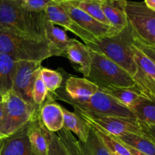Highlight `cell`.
Listing matches in <instances>:
<instances>
[{
	"instance_id": "6da1fadb",
	"label": "cell",
	"mask_w": 155,
	"mask_h": 155,
	"mask_svg": "<svg viewBox=\"0 0 155 155\" xmlns=\"http://www.w3.org/2000/svg\"><path fill=\"white\" fill-rule=\"evenodd\" d=\"M46 21L45 11L31 12L23 8L20 1L0 0V30L45 40Z\"/></svg>"
},
{
	"instance_id": "7a4b0ae2",
	"label": "cell",
	"mask_w": 155,
	"mask_h": 155,
	"mask_svg": "<svg viewBox=\"0 0 155 155\" xmlns=\"http://www.w3.org/2000/svg\"><path fill=\"white\" fill-rule=\"evenodd\" d=\"M133 28L128 24L115 34L95 39L86 45L92 51L104 54L133 77L137 71L133 54Z\"/></svg>"
},
{
	"instance_id": "3957f363",
	"label": "cell",
	"mask_w": 155,
	"mask_h": 155,
	"mask_svg": "<svg viewBox=\"0 0 155 155\" xmlns=\"http://www.w3.org/2000/svg\"><path fill=\"white\" fill-rule=\"evenodd\" d=\"M0 52L10 56L15 61L42 62L52 57L45 40L23 36L5 30H0Z\"/></svg>"
},
{
	"instance_id": "277c9868",
	"label": "cell",
	"mask_w": 155,
	"mask_h": 155,
	"mask_svg": "<svg viewBox=\"0 0 155 155\" xmlns=\"http://www.w3.org/2000/svg\"><path fill=\"white\" fill-rule=\"evenodd\" d=\"M92 63L88 75L84 78L99 89L110 86L133 87L136 86L133 77L121 67L104 54L90 49Z\"/></svg>"
},
{
	"instance_id": "5b68a950",
	"label": "cell",
	"mask_w": 155,
	"mask_h": 155,
	"mask_svg": "<svg viewBox=\"0 0 155 155\" xmlns=\"http://www.w3.org/2000/svg\"><path fill=\"white\" fill-rule=\"evenodd\" d=\"M4 114L0 120V139L11 136L30 122L40 108L29 104L9 91L4 95Z\"/></svg>"
},
{
	"instance_id": "8992f818",
	"label": "cell",
	"mask_w": 155,
	"mask_h": 155,
	"mask_svg": "<svg viewBox=\"0 0 155 155\" xmlns=\"http://www.w3.org/2000/svg\"><path fill=\"white\" fill-rule=\"evenodd\" d=\"M61 101L71 104L74 110H80L89 114L136 119L133 112L128 107L118 103L116 100L101 89H99L89 101L84 103H78L66 98L62 99Z\"/></svg>"
},
{
	"instance_id": "52a82bcc",
	"label": "cell",
	"mask_w": 155,
	"mask_h": 155,
	"mask_svg": "<svg viewBox=\"0 0 155 155\" xmlns=\"http://www.w3.org/2000/svg\"><path fill=\"white\" fill-rule=\"evenodd\" d=\"M126 13L135 36L147 45L155 47V12L144 2L127 0Z\"/></svg>"
},
{
	"instance_id": "ba28073f",
	"label": "cell",
	"mask_w": 155,
	"mask_h": 155,
	"mask_svg": "<svg viewBox=\"0 0 155 155\" xmlns=\"http://www.w3.org/2000/svg\"><path fill=\"white\" fill-rule=\"evenodd\" d=\"M80 117L93 128L107 133L114 137L126 133L142 135L140 126L137 119L120 117L98 116L83 113L74 110Z\"/></svg>"
},
{
	"instance_id": "9c48e42d",
	"label": "cell",
	"mask_w": 155,
	"mask_h": 155,
	"mask_svg": "<svg viewBox=\"0 0 155 155\" xmlns=\"http://www.w3.org/2000/svg\"><path fill=\"white\" fill-rule=\"evenodd\" d=\"M42 68V61H16V68L11 91L33 106L35 105L33 102L32 92L35 81Z\"/></svg>"
},
{
	"instance_id": "30bf717a",
	"label": "cell",
	"mask_w": 155,
	"mask_h": 155,
	"mask_svg": "<svg viewBox=\"0 0 155 155\" xmlns=\"http://www.w3.org/2000/svg\"><path fill=\"white\" fill-rule=\"evenodd\" d=\"M133 54L136 62V74L133 77L136 86L146 97L155 95V64L142 51L133 45Z\"/></svg>"
},
{
	"instance_id": "8fae6325",
	"label": "cell",
	"mask_w": 155,
	"mask_h": 155,
	"mask_svg": "<svg viewBox=\"0 0 155 155\" xmlns=\"http://www.w3.org/2000/svg\"><path fill=\"white\" fill-rule=\"evenodd\" d=\"M64 8L67 13L80 27L89 32L95 39L110 36L117 33V30L111 26L106 25L97 21L81 9L72 5L68 2H58Z\"/></svg>"
},
{
	"instance_id": "7c38bea8",
	"label": "cell",
	"mask_w": 155,
	"mask_h": 155,
	"mask_svg": "<svg viewBox=\"0 0 155 155\" xmlns=\"http://www.w3.org/2000/svg\"><path fill=\"white\" fill-rule=\"evenodd\" d=\"M44 11L48 21L54 24V25L61 26L64 28L65 30L71 31V33L80 37L85 42V44L93 42L95 39L92 34L80 27L70 17V15L58 2H52Z\"/></svg>"
},
{
	"instance_id": "4fadbf2b",
	"label": "cell",
	"mask_w": 155,
	"mask_h": 155,
	"mask_svg": "<svg viewBox=\"0 0 155 155\" xmlns=\"http://www.w3.org/2000/svg\"><path fill=\"white\" fill-rule=\"evenodd\" d=\"M29 123L8 137L0 139V155H36L27 136Z\"/></svg>"
},
{
	"instance_id": "5bb4252c",
	"label": "cell",
	"mask_w": 155,
	"mask_h": 155,
	"mask_svg": "<svg viewBox=\"0 0 155 155\" xmlns=\"http://www.w3.org/2000/svg\"><path fill=\"white\" fill-rule=\"evenodd\" d=\"M27 136L36 155H48L51 133L42 124L39 113L29 122Z\"/></svg>"
},
{
	"instance_id": "9a60e30c",
	"label": "cell",
	"mask_w": 155,
	"mask_h": 155,
	"mask_svg": "<svg viewBox=\"0 0 155 155\" xmlns=\"http://www.w3.org/2000/svg\"><path fill=\"white\" fill-rule=\"evenodd\" d=\"M64 57L68 58L74 65H77V70L83 74L88 75L92 63L90 48L76 39H71L68 45Z\"/></svg>"
},
{
	"instance_id": "2e32d148",
	"label": "cell",
	"mask_w": 155,
	"mask_h": 155,
	"mask_svg": "<svg viewBox=\"0 0 155 155\" xmlns=\"http://www.w3.org/2000/svg\"><path fill=\"white\" fill-rule=\"evenodd\" d=\"M39 117L44 127L50 133H57L64 128V116L61 105L47 96L41 106Z\"/></svg>"
},
{
	"instance_id": "e0dca14e",
	"label": "cell",
	"mask_w": 155,
	"mask_h": 155,
	"mask_svg": "<svg viewBox=\"0 0 155 155\" xmlns=\"http://www.w3.org/2000/svg\"><path fill=\"white\" fill-rule=\"evenodd\" d=\"M127 0H101V6L110 26L120 31L128 25L126 13Z\"/></svg>"
},
{
	"instance_id": "ac0fdd59",
	"label": "cell",
	"mask_w": 155,
	"mask_h": 155,
	"mask_svg": "<svg viewBox=\"0 0 155 155\" xmlns=\"http://www.w3.org/2000/svg\"><path fill=\"white\" fill-rule=\"evenodd\" d=\"M45 39L48 44L51 56H64L71 39L66 30L59 28L47 19L45 25Z\"/></svg>"
},
{
	"instance_id": "d6986e66",
	"label": "cell",
	"mask_w": 155,
	"mask_h": 155,
	"mask_svg": "<svg viewBox=\"0 0 155 155\" xmlns=\"http://www.w3.org/2000/svg\"><path fill=\"white\" fill-rule=\"evenodd\" d=\"M138 120L149 125H155V97L141 95L133 105L130 107Z\"/></svg>"
},
{
	"instance_id": "ffe728a7",
	"label": "cell",
	"mask_w": 155,
	"mask_h": 155,
	"mask_svg": "<svg viewBox=\"0 0 155 155\" xmlns=\"http://www.w3.org/2000/svg\"><path fill=\"white\" fill-rule=\"evenodd\" d=\"M61 108L64 116V129L75 134L79 141L85 142L88 137L90 126L77 112H71L62 106Z\"/></svg>"
},
{
	"instance_id": "44dd1931",
	"label": "cell",
	"mask_w": 155,
	"mask_h": 155,
	"mask_svg": "<svg viewBox=\"0 0 155 155\" xmlns=\"http://www.w3.org/2000/svg\"><path fill=\"white\" fill-rule=\"evenodd\" d=\"M99 89L112 97L118 103L128 108L133 105L139 99V97L142 95V93L136 86L133 87L110 86V87H104Z\"/></svg>"
},
{
	"instance_id": "7402d4cb",
	"label": "cell",
	"mask_w": 155,
	"mask_h": 155,
	"mask_svg": "<svg viewBox=\"0 0 155 155\" xmlns=\"http://www.w3.org/2000/svg\"><path fill=\"white\" fill-rule=\"evenodd\" d=\"M16 61L10 56L0 52V93L11 91L15 75Z\"/></svg>"
},
{
	"instance_id": "603a6c76",
	"label": "cell",
	"mask_w": 155,
	"mask_h": 155,
	"mask_svg": "<svg viewBox=\"0 0 155 155\" xmlns=\"http://www.w3.org/2000/svg\"><path fill=\"white\" fill-rule=\"evenodd\" d=\"M78 144L83 155H112L95 129L91 126L86 140L85 142L78 140Z\"/></svg>"
},
{
	"instance_id": "cb8c5ba5",
	"label": "cell",
	"mask_w": 155,
	"mask_h": 155,
	"mask_svg": "<svg viewBox=\"0 0 155 155\" xmlns=\"http://www.w3.org/2000/svg\"><path fill=\"white\" fill-rule=\"evenodd\" d=\"M115 138L124 145L140 152L148 155H155V144L143 135L126 133Z\"/></svg>"
},
{
	"instance_id": "d4e9b609",
	"label": "cell",
	"mask_w": 155,
	"mask_h": 155,
	"mask_svg": "<svg viewBox=\"0 0 155 155\" xmlns=\"http://www.w3.org/2000/svg\"><path fill=\"white\" fill-rule=\"evenodd\" d=\"M101 0H77L68 2V3L81 9L102 24L110 26L101 8Z\"/></svg>"
},
{
	"instance_id": "484cf974",
	"label": "cell",
	"mask_w": 155,
	"mask_h": 155,
	"mask_svg": "<svg viewBox=\"0 0 155 155\" xmlns=\"http://www.w3.org/2000/svg\"><path fill=\"white\" fill-rule=\"evenodd\" d=\"M39 76L49 93H53L57 91L63 84L64 75L59 69L58 71H54L48 68H42L39 72Z\"/></svg>"
},
{
	"instance_id": "4316f807",
	"label": "cell",
	"mask_w": 155,
	"mask_h": 155,
	"mask_svg": "<svg viewBox=\"0 0 155 155\" xmlns=\"http://www.w3.org/2000/svg\"><path fill=\"white\" fill-rule=\"evenodd\" d=\"M94 129L111 154H117L118 155H132L127 147L122 142L117 140L116 138L110 136L107 133H104L101 130H98L95 128Z\"/></svg>"
},
{
	"instance_id": "83f0119b",
	"label": "cell",
	"mask_w": 155,
	"mask_h": 155,
	"mask_svg": "<svg viewBox=\"0 0 155 155\" xmlns=\"http://www.w3.org/2000/svg\"><path fill=\"white\" fill-rule=\"evenodd\" d=\"M58 136L60 140L61 141L62 144L64 148H66L69 155H83L80 150V146L78 144V140L75 138L71 132L62 129L59 132H58Z\"/></svg>"
},
{
	"instance_id": "f1b7e54d",
	"label": "cell",
	"mask_w": 155,
	"mask_h": 155,
	"mask_svg": "<svg viewBox=\"0 0 155 155\" xmlns=\"http://www.w3.org/2000/svg\"><path fill=\"white\" fill-rule=\"evenodd\" d=\"M48 90L44 84L43 81L41 79L40 76L37 77L33 86V92H32V98L34 105L38 108H40L41 106L45 102L48 95Z\"/></svg>"
},
{
	"instance_id": "f546056e",
	"label": "cell",
	"mask_w": 155,
	"mask_h": 155,
	"mask_svg": "<svg viewBox=\"0 0 155 155\" xmlns=\"http://www.w3.org/2000/svg\"><path fill=\"white\" fill-rule=\"evenodd\" d=\"M53 0H21L23 8L31 12H42Z\"/></svg>"
},
{
	"instance_id": "4dcf8cb0",
	"label": "cell",
	"mask_w": 155,
	"mask_h": 155,
	"mask_svg": "<svg viewBox=\"0 0 155 155\" xmlns=\"http://www.w3.org/2000/svg\"><path fill=\"white\" fill-rule=\"evenodd\" d=\"M48 155H69L58 135L51 133V142L48 148Z\"/></svg>"
},
{
	"instance_id": "1f68e13d",
	"label": "cell",
	"mask_w": 155,
	"mask_h": 155,
	"mask_svg": "<svg viewBox=\"0 0 155 155\" xmlns=\"http://www.w3.org/2000/svg\"><path fill=\"white\" fill-rule=\"evenodd\" d=\"M133 36H134V41H133L134 46H136L140 51H142L145 55L148 56L155 64V48H153L151 45H147V44H145L142 41H141L139 38H137L135 36L134 33H133Z\"/></svg>"
},
{
	"instance_id": "d6a6232c",
	"label": "cell",
	"mask_w": 155,
	"mask_h": 155,
	"mask_svg": "<svg viewBox=\"0 0 155 155\" xmlns=\"http://www.w3.org/2000/svg\"><path fill=\"white\" fill-rule=\"evenodd\" d=\"M138 121L140 126L142 135L146 136L155 144V125H149L139 120Z\"/></svg>"
},
{
	"instance_id": "836d02e7",
	"label": "cell",
	"mask_w": 155,
	"mask_h": 155,
	"mask_svg": "<svg viewBox=\"0 0 155 155\" xmlns=\"http://www.w3.org/2000/svg\"><path fill=\"white\" fill-rule=\"evenodd\" d=\"M145 5L151 10L155 12V0H144Z\"/></svg>"
},
{
	"instance_id": "e575fe53",
	"label": "cell",
	"mask_w": 155,
	"mask_h": 155,
	"mask_svg": "<svg viewBox=\"0 0 155 155\" xmlns=\"http://www.w3.org/2000/svg\"><path fill=\"white\" fill-rule=\"evenodd\" d=\"M125 146L127 147V149L129 150V151H130V154H131L132 155H148V154H144V153L140 152V151H137V150H136V149H133V148H130V147L127 146V145H125Z\"/></svg>"
},
{
	"instance_id": "d590c367",
	"label": "cell",
	"mask_w": 155,
	"mask_h": 155,
	"mask_svg": "<svg viewBox=\"0 0 155 155\" xmlns=\"http://www.w3.org/2000/svg\"><path fill=\"white\" fill-rule=\"evenodd\" d=\"M3 114H4V103L2 101V103H0V120L2 118Z\"/></svg>"
},
{
	"instance_id": "8d00e7d4",
	"label": "cell",
	"mask_w": 155,
	"mask_h": 155,
	"mask_svg": "<svg viewBox=\"0 0 155 155\" xmlns=\"http://www.w3.org/2000/svg\"><path fill=\"white\" fill-rule=\"evenodd\" d=\"M73 1H77V0H53V2H68Z\"/></svg>"
},
{
	"instance_id": "74e56055",
	"label": "cell",
	"mask_w": 155,
	"mask_h": 155,
	"mask_svg": "<svg viewBox=\"0 0 155 155\" xmlns=\"http://www.w3.org/2000/svg\"><path fill=\"white\" fill-rule=\"evenodd\" d=\"M3 99H4V95L0 93V103H2L3 101Z\"/></svg>"
},
{
	"instance_id": "f35d334b",
	"label": "cell",
	"mask_w": 155,
	"mask_h": 155,
	"mask_svg": "<svg viewBox=\"0 0 155 155\" xmlns=\"http://www.w3.org/2000/svg\"><path fill=\"white\" fill-rule=\"evenodd\" d=\"M12 1H21V0H12Z\"/></svg>"
},
{
	"instance_id": "ab89813d",
	"label": "cell",
	"mask_w": 155,
	"mask_h": 155,
	"mask_svg": "<svg viewBox=\"0 0 155 155\" xmlns=\"http://www.w3.org/2000/svg\"><path fill=\"white\" fill-rule=\"evenodd\" d=\"M112 155H118V154H112Z\"/></svg>"
},
{
	"instance_id": "60d3db41",
	"label": "cell",
	"mask_w": 155,
	"mask_h": 155,
	"mask_svg": "<svg viewBox=\"0 0 155 155\" xmlns=\"http://www.w3.org/2000/svg\"><path fill=\"white\" fill-rule=\"evenodd\" d=\"M153 47V48H155V47H154V46H152Z\"/></svg>"
},
{
	"instance_id": "b9f144b4",
	"label": "cell",
	"mask_w": 155,
	"mask_h": 155,
	"mask_svg": "<svg viewBox=\"0 0 155 155\" xmlns=\"http://www.w3.org/2000/svg\"><path fill=\"white\" fill-rule=\"evenodd\" d=\"M154 97H155V95H154Z\"/></svg>"
}]
</instances>
